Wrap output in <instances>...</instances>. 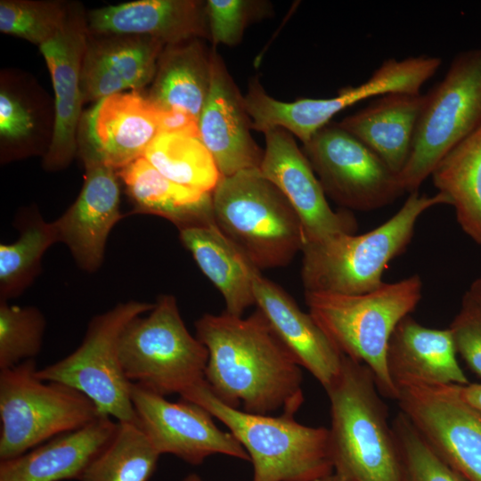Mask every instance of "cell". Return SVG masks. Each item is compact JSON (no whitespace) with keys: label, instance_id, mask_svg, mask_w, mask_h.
<instances>
[{"label":"cell","instance_id":"obj_1","mask_svg":"<svg viewBox=\"0 0 481 481\" xmlns=\"http://www.w3.org/2000/svg\"><path fill=\"white\" fill-rule=\"evenodd\" d=\"M195 330L208 352L205 380L220 401L256 414L299 410L301 366L258 308L247 318L204 314Z\"/></svg>","mask_w":481,"mask_h":481},{"label":"cell","instance_id":"obj_2","mask_svg":"<svg viewBox=\"0 0 481 481\" xmlns=\"http://www.w3.org/2000/svg\"><path fill=\"white\" fill-rule=\"evenodd\" d=\"M324 390L333 473L343 481H403L395 435L371 371L344 355Z\"/></svg>","mask_w":481,"mask_h":481},{"label":"cell","instance_id":"obj_3","mask_svg":"<svg viewBox=\"0 0 481 481\" xmlns=\"http://www.w3.org/2000/svg\"><path fill=\"white\" fill-rule=\"evenodd\" d=\"M437 205H450V200L441 192H413L394 216L371 231L306 243L301 251L305 291L353 295L378 289L388 264L411 243L420 216Z\"/></svg>","mask_w":481,"mask_h":481},{"label":"cell","instance_id":"obj_4","mask_svg":"<svg viewBox=\"0 0 481 481\" xmlns=\"http://www.w3.org/2000/svg\"><path fill=\"white\" fill-rule=\"evenodd\" d=\"M422 281L413 274L363 294L305 291L308 313L338 349L365 364L373 373L382 396L396 400L387 351L398 322L416 308Z\"/></svg>","mask_w":481,"mask_h":481},{"label":"cell","instance_id":"obj_5","mask_svg":"<svg viewBox=\"0 0 481 481\" xmlns=\"http://www.w3.org/2000/svg\"><path fill=\"white\" fill-rule=\"evenodd\" d=\"M180 398L221 421L249 456L251 481H315L333 473L329 428L298 423L294 416L256 414L220 401L206 380Z\"/></svg>","mask_w":481,"mask_h":481},{"label":"cell","instance_id":"obj_6","mask_svg":"<svg viewBox=\"0 0 481 481\" xmlns=\"http://www.w3.org/2000/svg\"><path fill=\"white\" fill-rule=\"evenodd\" d=\"M212 203L216 226L258 270L285 266L302 251L299 216L259 168L222 177Z\"/></svg>","mask_w":481,"mask_h":481},{"label":"cell","instance_id":"obj_7","mask_svg":"<svg viewBox=\"0 0 481 481\" xmlns=\"http://www.w3.org/2000/svg\"><path fill=\"white\" fill-rule=\"evenodd\" d=\"M119 358L131 383L163 396L180 395L205 379L208 352L188 331L176 298L167 294L157 298L147 316L126 326Z\"/></svg>","mask_w":481,"mask_h":481},{"label":"cell","instance_id":"obj_8","mask_svg":"<svg viewBox=\"0 0 481 481\" xmlns=\"http://www.w3.org/2000/svg\"><path fill=\"white\" fill-rule=\"evenodd\" d=\"M35 359L0 370V461L23 454L101 415L80 391L40 379Z\"/></svg>","mask_w":481,"mask_h":481},{"label":"cell","instance_id":"obj_9","mask_svg":"<svg viewBox=\"0 0 481 481\" xmlns=\"http://www.w3.org/2000/svg\"><path fill=\"white\" fill-rule=\"evenodd\" d=\"M424 96L411 153L398 175L408 193L419 191L437 163L481 126V47L458 53Z\"/></svg>","mask_w":481,"mask_h":481},{"label":"cell","instance_id":"obj_10","mask_svg":"<svg viewBox=\"0 0 481 481\" xmlns=\"http://www.w3.org/2000/svg\"><path fill=\"white\" fill-rule=\"evenodd\" d=\"M154 303L130 300L95 315L80 346L66 357L37 370V377L69 386L91 399L101 414L136 422L131 382L119 358L120 336L130 321L149 313Z\"/></svg>","mask_w":481,"mask_h":481},{"label":"cell","instance_id":"obj_11","mask_svg":"<svg viewBox=\"0 0 481 481\" xmlns=\"http://www.w3.org/2000/svg\"><path fill=\"white\" fill-rule=\"evenodd\" d=\"M302 151L326 197L346 209L372 211L406 193L398 174L337 122L319 129Z\"/></svg>","mask_w":481,"mask_h":481},{"label":"cell","instance_id":"obj_12","mask_svg":"<svg viewBox=\"0 0 481 481\" xmlns=\"http://www.w3.org/2000/svg\"><path fill=\"white\" fill-rule=\"evenodd\" d=\"M400 412L431 448L467 481H481V412L454 385L396 386Z\"/></svg>","mask_w":481,"mask_h":481},{"label":"cell","instance_id":"obj_13","mask_svg":"<svg viewBox=\"0 0 481 481\" xmlns=\"http://www.w3.org/2000/svg\"><path fill=\"white\" fill-rule=\"evenodd\" d=\"M130 396L137 425L160 455L173 454L192 465L214 454L249 461L235 436L218 428L214 417L198 404L181 398L177 403L167 401L135 383Z\"/></svg>","mask_w":481,"mask_h":481},{"label":"cell","instance_id":"obj_14","mask_svg":"<svg viewBox=\"0 0 481 481\" xmlns=\"http://www.w3.org/2000/svg\"><path fill=\"white\" fill-rule=\"evenodd\" d=\"M265 148L260 165L265 177L288 199L302 224L305 244L340 233H355L357 222L348 210L334 211L307 158L289 131L275 127L264 133Z\"/></svg>","mask_w":481,"mask_h":481},{"label":"cell","instance_id":"obj_15","mask_svg":"<svg viewBox=\"0 0 481 481\" xmlns=\"http://www.w3.org/2000/svg\"><path fill=\"white\" fill-rule=\"evenodd\" d=\"M88 37L86 17L80 7L72 4L64 27L39 46L55 97L53 135L43 161L49 171L69 166L78 147L77 134L84 103L81 69Z\"/></svg>","mask_w":481,"mask_h":481},{"label":"cell","instance_id":"obj_16","mask_svg":"<svg viewBox=\"0 0 481 481\" xmlns=\"http://www.w3.org/2000/svg\"><path fill=\"white\" fill-rule=\"evenodd\" d=\"M82 159L86 168L82 189L53 224L58 242L68 247L80 269L93 273L101 267L108 237L124 215L117 171L98 159Z\"/></svg>","mask_w":481,"mask_h":481},{"label":"cell","instance_id":"obj_17","mask_svg":"<svg viewBox=\"0 0 481 481\" xmlns=\"http://www.w3.org/2000/svg\"><path fill=\"white\" fill-rule=\"evenodd\" d=\"M159 113L138 91L101 99L84 118L81 156L118 171L143 157L159 134Z\"/></svg>","mask_w":481,"mask_h":481},{"label":"cell","instance_id":"obj_18","mask_svg":"<svg viewBox=\"0 0 481 481\" xmlns=\"http://www.w3.org/2000/svg\"><path fill=\"white\" fill-rule=\"evenodd\" d=\"M252 122L241 94L216 50L211 49V84L199 118L200 139L222 175L259 168L264 150L250 134Z\"/></svg>","mask_w":481,"mask_h":481},{"label":"cell","instance_id":"obj_19","mask_svg":"<svg viewBox=\"0 0 481 481\" xmlns=\"http://www.w3.org/2000/svg\"><path fill=\"white\" fill-rule=\"evenodd\" d=\"M89 34L142 36L165 45L209 39L206 1L138 0L93 10L86 16Z\"/></svg>","mask_w":481,"mask_h":481},{"label":"cell","instance_id":"obj_20","mask_svg":"<svg viewBox=\"0 0 481 481\" xmlns=\"http://www.w3.org/2000/svg\"><path fill=\"white\" fill-rule=\"evenodd\" d=\"M165 46L142 36L88 37L81 69L84 102L143 88L152 82Z\"/></svg>","mask_w":481,"mask_h":481},{"label":"cell","instance_id":"obj_21","mask_svg":"<svg viewBox=\"0 0 481 481\" xmlns=\"http://www.w3.org/2000/svg\"><path fill=\"white\" fill-rule=\"evenodd\" d=\"M257 307L292 354L325 389L338 375L344 355L309 313L303 312L281 287L257 272L253 280Z\"/></svg>","mask_w":481,"mask_h":481},{"label":"cell","instance_id":"obj_22","mask_svg":"<svg viewBox=\"0 0 481 481\" xmlns=\"http://www.w3.org/2000/svg\"><path fill=\"white\" fill-rule=\"evenodd\" d=\"M117 428V420L101 414L83 428L54 436L15 458L0 461V481H79Z\"/></svg>","mask_w":481,"mask_h":481},{"label":"cell","instance_id":"obj_23","mask_svg":"<svg viewBox=\"0 0 481 481\" xmlns=\"http://www.w3.org/2000/svg\"><path fill=\"white\" fill-rule=\"evenodd\" d=\"M387 363L395 387L403 383L428 386L470 383L457 360L450 329L428 328L410 314L398 322L390 336Z\"/></svg>","mask_w":481,"mask_h":481},{"label":"cell","instance_id":"obj_24","mask_svg":"<svg viewBox=\"0 0 481 481\" xmlns=\"http://www.w3.org/2000/svg\"><path fill=\"white\" fill-rule=\"evenodd\" d=\"M424 98L421 93L385 94L338 125L399 175L411 153Z\"/></svg>","mask_w":481,"mask_h":481},{"label":"cell","instance_id":"obj_25","mask_svg":"<svg viewBox=\"0 0 481 481\" xmlns=\"http://www.w3.org/2000/svg\"><path fill=\"white\" fill-rule=\"evenodd\" d=\"M133 205V212L154 215L178 230L214 221L212 193L178 184L141 157L117 171Z\"/></svg>","mask_w":481,"mask_h":481},{"label":"cell","instance_id":"obj_26","mask_svg":"<svg viewBox=\"0 0 481 481\" xmlns=\"http://www.w3.org/2000/svg\"><path fill=\"white\" fill-rule=\"evenodd\" d=\"M180 240L202 273L221 292L227 314L242 316L256 305L253 280L258 270L215 223L179 231Z\"/></svg>","mask_w":481,"mask_h":481},{"label":"cell","instance_id":"obj_27","mask_svg":"<svg viewBox=\"0 0 481 481\" xmlns=\"http://www.w3.org/2000/svg\"><path fill=\"white\" fill-rule=\"evenodd\" d=\"M148 99L161 110L178 109L198 120L211 84V50L200 39L166 45Z\"/></svg>","mask_w":481,"mask_h":481},{"label":"cell","instance_id":"obj_28","mask_svg":"<svg viewBox=\"0 0 481 481\" xmlns=\"http://www.w3.org/2000/svg\"><path fill=\"white\" fill-rule=\"evenodd\" d=\"M453 207L462 231L481 245V126L454 146L430 175Z\"/></svg>","mask_w":481,"mask_h":481},{"label":"cell","instance_id":"obj_29","mask_svg":"<svg viewBox=\"0 0 481 481\" xmlns=\"http://www.w3.org/2000/svg\"><path fill=\"white\" fill-rule=\"evenodd\" d=\"M143 157L169 180L199 191L212 193L222 178L200 137L159 134Z\"/></svg>","mask_w":481,"mask_h":481},{"label":"cell","instance_id":"obj_30","mask_svg":"<svg viewBox=\"0 0 481 481\" xmlns=\"http://www.w3.org/2000/svg\"><path fill=\"white\" fill-rule=\"evenodd\" d=\"M19 238L0 245V300L21 295L39 274L45 252L58 242L53 222L37 211L23 217Z\"/></svg>","mask_w":481,"mask_h":481},{"label":"cell","instance_id":"obj_31","mask_svg":"<svg viewBox=\"0 0 481 481\" xmlns=\"http://www.w3.org/2000/svg\"><path fill=\"white\" fill-rule=\"evenodd\" d=\"M160 454L134 421H118L117 431L79 481H148Z\"/></svg>","mask_w":481,"mask_h":481},{"label":"cell","instance_id":"obj_32","mask_svg":"<svg viewBox=\"0 0 481 481\" xmlns=\"http://www.w3.org/2000/svg\"><path fill=\"white\" fill-rule=\"evenodd\" d=\"M70 8L61 1L1 0L0 31L40 46L64 27Z\"/></svg>","mask_w":481,"mask_h":481},{"label":"cell","instance_id":"obj_33","mask_svg":"<svg viewBox=\"0 0 481 481\" xmlns=\"http://www.w3.org/2000/svg\"><path fill=\"white\" fill-rule=\"evenodd\" d=\"M46 321L32 306L0 300V370L35 359L40 353Z\"/></svg>","mask_w":481,"mask_h":481},{"label":"cell","instance_id":"obj_34","mask_svg":"<svg viewBox=\"0 0 481 481\" xmlns=\"http://www.w3.org/2000/svg\"><path fill=\"white\" fill-rule=\"evenodd\" d=\"M402 464L403 481H467L431 448L399 412L392 422Z\"/></svg>","mask_w":481,"mask_h":481},{"label":"cell","instance_id":"obj_35","mask_svg":"<svg viewBox=\"0 0 481 481\" xmlns=\"http://www.w3.org/2000/svg\"><path fill=\"white\" fill-rule=\"evenodd\" d=\"M269 3L253 0H208L207 15L213 46L238 45L249 24L266 16Z\"/></svg>","mask_w":481,"mask_h":481},{"label":"cell","instance_id":"obj_36","mask_svg":"<svg viewBox=\"0 0 481 481\" xmlns=\"http://www.w3.org/2000/svg\"><path fill=\"white\" fill-rule=\"evenodd\" d=\"M457 354L481 379V310L464 293L459 312L448 327Z\"/></svg>","mask_w":481,"mask_h":481},{"label":"cell","instance_id":"obj_37","mask_svg":"<svg viewBox=\"0 0 481 481\" xmlns=\"http://www.w3.org/2000/svg\"><path fill=\"white\" fill-rule=\"evenodd\" d=\"M35 118L20 98L2 87L0 136L4 146H24L35 131Z\"/></svg>","mask_w":481,"mask_h":481},{"label":"cell","instance_id":"obj_38","mask_svg":"<svg viewBox=\"0 0 481 481\" xmlns=\"http://www.w3.org/2000/svg\"><path fill=\"white\" fill-rule=\"evenodd\" d=\"M159 110V134H180L200 138L199 120L195 117L178 109Z\"/></svg>","mask_w":481,"mask_h":481},{"label":"cell","instance_id":"obj_39","mask_svg":"<svg viewBox=\"0 0 481 481\" xmlns=\"http://www.w3.org/2000/svg\"><path fill=\"white\" fill-rule=\"evenodd\" d=\"M454 387L464 402L481 412V383H469L463 386L454 385Z\"/></svg>","mask_w":481,"mask_h":481},{"label":"cell","instance_id":"obj_40","mask_svg":"<svg viewBox=\"0 0 481 481\" xmlns=\"http://www.w3.org/2000/svg\"><path fill=\"white\" fill-rule=\"evenodd\" d=\"M481 310V276L475 279L465 292Z\"/></svg>","mask_w":481,"mask_h":481},{"label":"cell","instance_id":"obj_41","mask_svg":"<svg viewBox=\"0 0 481 481\" xmlns=\"http://www.w3.org/2000/svg\"><path fill=\"white\" fill-rule=\"evenodd\" d=\"M315 481H343V480L340 477H338L335 473H332L329 476H326Z\"/></svg>","mask_w":481,"mask_h":481},{"label":"cell","instance_id":"obj_42","mask_svg":"<svg viewBox=\"0 0 481 481\" xmlns=\"http://www.w3.org/2000/svg\"><path fill=\"white\" fill-rule=\"evenodd\" d=\"M183 481H203L197 474L192 473L187 475Z\"/></svg>","mask_w":481,"mask_h":481}]
</instances>
